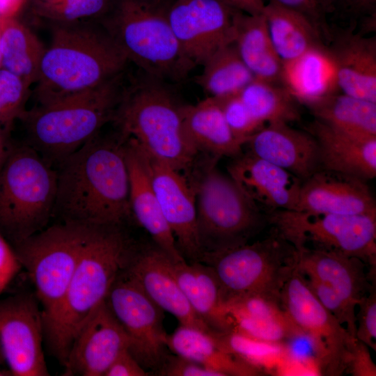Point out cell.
<instances>
[{
    "label": "cell",
    "mask_w": 376,
    "mask_h": 376,
    "mask_svg": "<svg viewBox=\"0 0 376 376\" xmlns=\"http://www.w3.org/2000/svg\"><path fill=\"white\" fill-rule=\"evenodd\" d=\"M51 33L35 89L38 105L99 86L123 74L129 62L101 23L52 24Z\"/></svg>",
    "instance_id": "3957f363"
},
{
    "label": "cell",
    "mask_w": 376,
    "mask_h": 376,
    "mask_svg": "<svg viewBox=\"0 0 376 376\" xmlns=\"http://www.w3.org/2000/svg\"><path fill=\"white\" fill-rule=\"evenodd\" d=\"M331 15L348 19L354 28L357 22L376 15V0H331Z\"/></svg>",
    "instance_id": "ee69618b"
},
{
    "label": "cell",
    "mask_w": 376,
    "mask_h": 376,
    "mask_svg": "<svg viewBox=\"0 0 376 376\" xmlns=\"http://www.w3.org/2000/svg\"><path fill=\"white\" fill-rule=\"evenodd\" d=\"M254 155L291 173L302 182L320 169L315 138L287 123L267 124L247 141Z\"/></svg>",
    "instance_id": "7402d4cb"
},
{
    "label": "cell",
    "mask_w": 376,
    "mask_h": 376,
    "mask_svg": "<svg viewBox=\"0 0 376 376\" xmlns=\"http://www.w3.org/2000/svg\"><path fill=\"white\" fill-rule=\"evenodd\" d=\"M158 375L220 376L217 373L185 357L169 354Z\"/></svg>",
    "instance_id": "f6af8a7d"
},
{
    "label": "cell",
    "mask_w": 376,
    "mask_h": 376,
    "mask_svg": "<svg viewBox=\"0 0 376 376\" xmlns=\"http://www.w3.org/2000/svg\"><path fill=\"white\" fill-rule=\"evenodd\" d=\"M169 350L193 361L220 376H254L260 369L224 350L214 334L180 324L167 336Z\"/></svg>",
    "instance_id": "f1b7e54d"
},
{
    "label": "cell",
    "mask_w": 376,
    "mask_h": 376,
    "mask_svg": "<svg viewBox=\"0 0 376 376\" xmlns=\"http://www.w3.org/2000/svg\"><path fill=\"white\" fill-rule=\"evenodd\" d=\"M125 226L93 228L61 301L43 322L44 341L63 366L77 334L106 299L138 247Z\"/></svg>",
    "instance_id": "7a4b0ae2"
},
{
    "label": "cell",
    "mask_w": 376,
    "mask_h": 376,
    "mask_svg": "<svg viewBox=\"0 0 376 376\" xmlns=\"http://www.w3.org/2000/svg\"><path fill=\"white\" fill-rule=\"evenodd\" d=\"M302 104L315 120L332 128L376 136V102L334 92Z\"/></svg>",
    "instance_id": "1f68e13d"
},
{
    "label": "cell",
    "mask_w": 376,
    "mask_h": 376,
    "mask_svg": "<svg viewBox=\"0 0 376 376\" xmlns=\"http://www.w3.org/2000/svg\"><path fill=\"white\" fill-rule=\"evenodd\" d=\"M315 139L320 169L367 181L376 176V136L351 134L317 120L306 128Z\"/></svg>",
    "instance_id": "603a6c76"
},
{
    "label": "cell",
    "mask_w": 376,
    "mask_h": 376,
    "mask_svg": "<svg viewBox=\"0 0 376 376\" xmlns=\"http://www.w3.org/2000/svg\"><path fill=\"white\" fill-rule=\"evenodd\" d=\"M233 8L250 15H258L263 13L265 0H222Z\"/></svg>",
    "instance_id": "681fc988"
},
{
    "label": "cell",
    "mask_w": 376,
    "mask_h": 376,
    "mask_svg": "<svg viewBox=\"0 0 376 376\" xmlns=\"http://www.w3.org/2000/svg\"><path fill=\"white\" fill-rule=\"evenodd\" d=\"M29 89L22 79L0 68V125L8 134L26 110Z\"/></svg>",
    "instance_id": "f35d334b"
},
{
    "label": "cell",
    "mask_w": 376,
    "mask_h": 376,
    "mask_svg": "<svg viewBox=\"0 0 376 376\" xmlns=\"http://www.w3.org/2000/svg\"><path fill=\"white\" fill-rule=\"evenodd\" d=\"M280 304L292 322L311 342L320 373H346L357 339L318 301L297 267L285 283Z\"/></svg>",
    "instance_id": "7c38bea8"
},
{
    "label": "cell",
    "mask_w": 376,
    "mask_h": 376,
    "mask_svg": "<svg viewBox=\"0 0 376 376\" xmlns=\"http://www.w3.org/2000/svg\"><path fill=\"white\" fill-rule=\"evenodd\" d=\"M202 65L196 81L210 97L238 94L254 79L233 42L218 49Z\"/></svg>",
    "instance_id": "d590c367"
},
{
    "label": "cell",
    "mask_w": 376,
    "mask_h": 376,
    "mask_svg": "<svg viewBox=\"0 0 376 376\" xmlns=\"http://www.w3.org/2000/svg\"><path fill=\"white\" fill-rule=\"evenodd\" d=\"M126 140L100 132L56 167L53 216L86 226L126 225L132 219Z\"/></svg>",
    "instance_id": "6da1fadb"
},
{
    "label": "cell",
    "mask_w": 376,
    "mask_h": 376,
    "mask_svg": "<svg viewBox=\"0 0 376 376\" xmlns=\"http://www.w3.org/2000/svg\"><path fill=\"white\" fill-rule=\"evenodd\" d=\"M22 269L13 247L0 232V295Z\"/></svg>",
    "instance_id": "bcb514c9"
},
{
    "label": "cell",
    "mask_w": 376,
    "mask_h": 376,
    "mask_svg": "<svg viewBox=\"0 0 376 376\" xmlns=\"http://www.w3.org/2000/svg\"><path fill=\"white\" fill-rule=\"evenodd\" d=\"M125 155L132 218L173 261L185 260L178 251L172 231L162 214L144 161L137 148L127 140Z\"/></svg>",
    "instance_id": "d4e9b609"
},
{
    "label": "cell",
    "mask_w": 376,
    "mask_h": 376,
    "mask_svg": "<svg viewBox=\"0 0 376 376\" xmlns=\"http://www.w3.org/2000/svg\"><path fill=\"white\" fill-rule=\"evenodd\" d=\"M131 143L144 161L162 214L181 256L187 262H200L202 250L197 232L195 194L189 178Z\"/></svg>",
    "instance_id": "2e32d148"
},
{
    "label": "cell",
    "mask_w": 376,
    "mask_h": 376,
    "mask_svg": "<svg viewBox=\"0 0 376 376\" xmlns=\"http://www.w3.org/2000/svg\"><path fill=\"white\" fill-rule=\"evenodd\" d=\"M56 169L27 143H13L0 169V232L13 246L47 227L56 194Z\"/></svg>",
    "instance_id": "52a82bcc"
},
{
    "label": "cell",
    "mask_w": 376,
    "mask_h": 376,
    "mask_svg": "<svg viewBox=\"0 0 376 376\" xmlns=\"http://www.w3.org/2000/svg\"><path fill=\"white\" fill-rule=\"evenodd\" d=\"M2 361H5V359L0 349V376L11 375V373L9 370H7L1 367Z\"/></svg>",
    "instance_id": "f5cc1de1"
},
{
    "label": "cell",
    "mask_w": 376,
    "mask_h": 376,
    "mask_svg": "<svg viewBox=\"0 0 376 376\" xmlns=\"http://www.w3.org/2000/svg\"><path fill=\"white\" fill-rule=\"evenodd\" d=\"M210 157L189 180L196 207L197 232L203 253L221 251L249 243L269 225L267 214L256 206Z\"/></svg>",
    "instance_id": "ba28073f"
},
{
    "label": "cell",
    "mask_w": 376,
    "mask_h": 376,
    "mask_svg": "<svg viewBox=\"0 0 376 376\" xmlns=\"http://www.w3.org/2000/svg\"><path fill=\"white\" fill-rule=\"evenodd\" d=\"M354 29L331 28L327 52L336 86L343 93L376 102V37Z\"/></svg>",
    "instance_id": "d6986e66"
},
{
    "label": "cell",
    "mask_w": 376,
    "mask_h": 376,
    "mask_svg": "<svg viewBox=\"0 0 376 376\" xmlns=\"http://www.w3.org/2000/svg\"><path fill=\"white\" fill-rule=\"evenodd\" d=\"M297 260L295 248L272 228L270 234L261 240L203 253L200 262L212 269L225 304L249 295L280 300Z\"/></svg>",
    "instance_id": "9c48e42d"
},
{
    "label": "cell",
    "mask_w": 376,
    "mask_h": 376,
    "mask_svg": "<svg viewBox=\"0 0 376 376\" xmlns=\"http://www.w3.org/2000/svg\"><path fill=\"white\" fill-rule=\"evenodd\" d=\"M304 278L307 285L321 304L337 319L340 324L345 327L352 336L356 338L357 307L342 299L327 284L313 279Z\"/></svg>",
    "instance_id": "60d3db41"
},
{
    "label": "cell",
    "mask_w": 376,
    "mask_h": 376,
    "mask_svg": "<svg viewBox=\"0 0 376 376\" xmlns=\"http://www.w3.org/2000/svg\"><path fill=\"white\" fill-rule=\"evenodd\" d=\"M356 338L376 350V291L375 287L357 304Z\"/></svg>",
    "instance_id": "7bdbcfd3"
},
{
    "label": "cell",
    "mask_w": 376,
    "mask_h": 376,
    "mask_svg": "<svg viewBox=\"0 0 376 376\" xmlns=\"http://www.w3.org/2000/svg\"><path fill=\"white\" fill-rule=\"evenodd\" d=\"M172 260L153 242H139L124 273L182 325L213 334L191 308L173 272Z\"/></svg>",
    "instance_id": "ac0fdd59"
},
{
    "label": "cell",
    "mask_w": 376,
    "mask_h": 376,
    "mask_svg": "<svg viewBox=\"0 0 376 376\" xmlns=\"http://www.w3.org/2000/svg\"><path fill=\"white\" fill-rule=\"evenodd\" d=\"M269 225L296 249H315L362 260L375 280L376 214H337L277 210Z\"/></svg>",
    "instance_id": "8fae6325"
},
{
    "label": "cell",
    "mask_w": 376,
    "mask_h": 376,
    "mask_svg": "<svg viewBox=\"0 0 376 376\" xmlns=\"http://www.w3.org/2000/svg\"><path fill=\"white\" fill-rule=\"evenodd\" d=\"M43 341L42 309L34 292L0 299V349L11 375H49Z\"/></svg>",
    "instance_id": "5bb4252c"
},
{
    "label": "cell",
    "mask_w": 376,
    "mask_h": 376,
    "mask_svg": "<svg viewBox=\"0 0 376 376\" xmlns=\"http://www.w3.org/2000/svg\"><path fill=\"white\" fill-rule=\"evenodd\" d=\"M214 336L227 352L262 371L280 359L286 351L283 344L257 340L235 329L214 333Z\"/></svg>",
    "instance_id": "74e56055"
},
{
    "label": "cell",
    "mask_w": 376,
    "mask_h": 376,
    "mask_svg": "<svg viewBox=\"0 0 376 376\" xmlns=\"http://www.w3.org/2000/svg\"><path fill=\"white\" fill-rule=\"evenodd\" d=\"M145 370L129 350L122 352L111 363L104 376H148Z\"/></svg>",
    "instance_id": "c3c4849f"
},
{
    "label": "cell",
    "mask_w": 376,
    "mask_h": 376,
    "mask_svg": "<svg viewBox=\"0 0 376 376\" xmlns=\"http://www.w3.org/2000/svg\"><path fill=\"white\" fill-rule=\"evenodd\" d=\"M182 113L186 131L198 152L217 159L242 154L244 144L230 130L214 97L195 105H182Z\"/></svg>",
    "instance_id": "83f0119b"
},
{
    "label": "cell",
    "mask_w": 376,
    "mask_h": 376,
    "mask_svg": "<svg viewBox=\"0 0 376 376\" xmlns=\"http://www.w3.org/2000/svg\"><path fill=\"white\" fill-rule=\"evenodd\" d=\"M214 98L230 130L244 144L264 126L252 116L239 93Z\"/></svg>",
    "instance_id": "ab89813d"
},
{
    "label": "cell",
    "mask_w": 376,
    "mask_h": 376,
    "mask_svg": "<svg viewBox=\"0 0 376 376\" xmlns=\"http://www.w3.org/2000/svg\"><path fill=\"white\" fill-rule=\"evenodd\" d=\"M13 144L9 139V134L0 125V169L8 157Z\"/></svg>",
    "instance_id": "816d5d0a"
},
{
    "label": "cell",
    "mask_w": 376,
    "mask_h": 376,
    "mask_svg": "<svg viewBox=\"0 0 376 376\" xmlns=\"http://www.w3.org/2000/svg\"><path fill=\"white\" fill-rule=\"evenodd\" d=\"M27 0H0V15L15 17Z\"/></svg>",
    "instance_id": "f907efd6"
},
{
    "label": "cell",
    "mask_w": 376,
    "mask_h": 376,
    "mask_svg": "<svg viewBox=\"0 0 376 376\" xmlns=\"http://www.w3.org/2000/svg\"><path fill=\"white\" fill-rule=\"evenodd\" d=\"M1 19H2V16L0 15V29H1ZM1 67V50H0V68Z\"/></svg>",
    "instance_id": "db71d44e"
},
{
    "label": "cell",
    "mask_w": 376,
    "mask_h": 376,
    "mask_svg": "<svg viewBox=\"0 0 376 376\" xmlns=\"http://www.w3.org/2000/svg\"><path fill=\"white\" fill-rule=\"evenodd\" d=\"M295 211L376 214V203L366 180L319 169L302 182Z\"/></svg>",
    "instance_id": "44dd1931"
},
{
    "label": "cell",
    "mask_w": 376,
    "mask_h": 376,
    "mask_svg": "<svg viewBox=\"0 0 376 376\" xmlns=\"http://www.w3.org/2000/svg\"><path fill=\"white\" fill-rule=\"evenodd\" d=\"M106 301L129 338L130 354L145 370L158 375L169 354L164 311L124 271Z\"/></svg>",
    "instance_id": "4fadbf2b"
},
{
    "label": "cell",
    "mask_w": 376,
    "mask_h": 376,
    "mask_svg": "<svg viewBox=\"0 0 376 376\" xmlns=\"http://www.w3.org/2000/svg\"><path fill=\"white\" fill-rule=\"evenodd\" d=\"M283 85L299 104L334 93L337 87L327 46L283 65Z\"/></svg>",
    "instance_id": "836d02e7"
},
{
    "label": "cell",
    "mask_w": 376,
    "mask_h": 376,
    "mask_svg": "<svg viewBox=\"0 0 376 376\" xmlns=\"http://www.w3.org/2000/svg\"><path fill=\"white\" fill-rule=\"evenodd\" d=\"M239 11L222 0H173L169 19L185 55L194 65H202L233 42Z\"/></svg>",
    "instance_id": "9a60e30c"
},
{
    "label": "cell",
    "mask_w": 376,
    "mask_h": 376,
    "mask_svg": "<svg viewBox=\"0 0 376 376\" xmlns=\"http://www.w3.org/2000/svg\"><path fill=\"white\" fill-rule=\"evenodd\" d=\"M301 14L308 19L327 44L331 38V27L328 22L331 15V0H267Z\"/></svg>",
    "instance_id": "b9f144b4"
},
{
    "label": "cell",
    "mask_w": 376,
    "mask_h": 376,
    "mask_svg": "<svg viewBox=\"0 0 376 376\" xmlns=\"http://www.w3.org/2000/svg\"><path fill=\"white\" fill-rule=\"evenodd\" d=\"M296 251L297 267L304 277L327 284L355 307L375 287L367 265L359 258L315 249Z\"/></svg>",
    "instance_id": "cb8c5ba5"
},
{
    "label": "cell",
    "mask_w": 376,
    "mask_h": 376,
    "mask_svg": "<svg viewBox=\"0 0 376 376\" xmlns=\"http://www.w3.org/2000/svg\"><path fill=\"white\" fill-rule=\"evenodd\" d=\"M182 107L160 80L149 77L125 88L113 123L125 139L189 176L199 152L186 131Z\"/></svg>",
    "instance_id": "5b68a950"
},
{
    "label": "cell",
    "mask_w": 376,
    "mask_h": 376,
    "mask_svg": "<svg viewBox=\"0 0 376 376\" xmlns=\"http://www.w3.org/2000/svg\"><path fill=\"white\" fill-rule=\"evenodd\" d=\"M252 116L261 125L300 119L299 102L283 85L254 78L239 93Z\"/></svg>",
    "instance_id": "e575fe53"
},
{
    "label": "cell",
    "mask_w": 376,
    "mask_h": 376,
    "mask_svg": "<svg viewBox=\"0 0 376 376\" xmlns=\"http://www.w3.org/2000/svg\"><path fill=\"white\" fill-rule=\"evenodd\" d=\"M368 348L362 342L357 340L346 373L353 376L376 375V366L371 358Z\"/></svg>",
    "instance_id": "7dc6e473"
},
{
    "label": "cell",
    "mask_w": 376,
    "mask_h": 376,
    "mask_svg": "<svg viewBox=\"0 0 376 376\" xmlns=\"http://www.w3.org/2000/svg\"><path fill=\"white\" fill-rule=\"evenodd\" d=\"M113 0H31L33 13L52 24H66L104 16Z\"/></svg>",
    "instance_id": "8d00e7d4"
},
{
    "label": "cell",
    "mask_w": 376,
    "mask_h": 376,
    "mask_svg": "<svg viewBox=\"0 0 376 376\" xmlns=\"http://www.w3.org/2000/svg\"><path fill=\"white\" fill-rule=\"evenodd\" d=\"M173 272L191 308L214 332L234 329L212 269L201 262L172 261Z\"/></svg>",
    "instance_id": "4316f807"
},
{
    "label": "cell",
    "mask_w": 376,
    "mask_h": 376,
    "mask_svg": "<svg viewBox=\"0 0 376 376\" xmlns=\"http://www.w3.org/2000/svg\"><path fill=\"white\" fill-rule=\"evenodd\" d=\"M45 48L36 36L15 17H3L0 29L1 68L29 86L37 82Z\"/></svg>",
    "instance_id": "d6a6232c"
},
{
    "label": "cell",
    "mask_w": 376,
    "mask_h": 376,
    "mask_svg": "<svg viewBox=\"0 0 376 376\" xmlns=\"http://www.w3.org/2000/svg\"><path fill=\"white\" fill-rule=\"evenodd\" d=\"M228 173L265 213L295 210L302 181L291 173L250 152L235 157Z\"/></svg>",
    "instance_id": "ffe728a7"
},
{
    "label": "cell",
    "mask_w": 376,
    "mask_h": 376,
    "mask_svg": "<svg viewBox=\"0 0 376 376\" xmlns=\"http://www.w3.org/2000/svg\"><path fill=\"white\" fill-rule=\"evenodd\" d=\"M263 14L273 47L283 65L327 45L315 27L301 14L266 2Z\"/></svg>",
    "instance_id": "4dcf8cb0"
},
{
    "label": "cell",
    "mask_w": 376,
    "mask_h": 376,
    "mask_svg": "<svg viewBox=\"0 0 376 376\" xmlns=\"http://www.w3.org/2000/svg\"><path fill=\"white\" fill-rule=\"evenodd\" d=\"M94 226L61 221L13 246L33 283L43 322L61 301Z\"/></svg>",
    "instance_id": "30bf717a"
},
{
    "label": "cell",
    "mask_w": 376,
    "mask_h": 376,
    "mask_svg": "<svg viewBox=\"0 0 376 376\" xmlns=\"http://www.w3.org/2000/svg\"><path fill=\"white\" fill-rule=\"evenodd\" d=\"M125 87L123 74L91 90L25 110L28 145L54 168L113 122Z\"/></svg>",
    "instance_id": "277c9868"
},
{
    "label": "cell",
    "mask_w": 376,
    "mask_h": 376,
    "mask_svg": "<svg viewBox=\"0 0 376 376\" xmlns=\"http://www.w3.org/2000/svg\"><path fill=\"white\" fill-rule=\"evenodd\" d=\"M234 329L257 340L284 344L305 336L281 307L280 300L249 295L224 304Z\"/></svg>",
    "instance_id": "484cf974"
},
{
    "label": "cell",
    "mask_w": 376,
    "mask_h": 376,
    "mask_svg": "<svg viewBox=\"0 0 376 376\" xmlns=\"http://www.w3.org/2000/svg\"><path fill=\"white\" fill-rule=\"evenodd\" d=\"M173 0H113L101 24L124 53L160 81L184 79L195 66L173 33L169 10Z\"/></svg>",
    "instance_id": "8992f818"
},
{
    "label": "cell",
    "mask_w": 376,
    "mask_h": 376,
    "mask_svg": "<svg viewBox=\"0 0 376 376\" xmlns=\"http://www.w3.org/2000/svg\"><path fill=\"white\" fill-rule=\"evenodd\" d=\"M233 44L254 78L283 84V64L273 47L263 13L238 12Z\"/></svg>",
    "instance_id": "f546056e"
},
{
    "label": "cell",
    "mask_w": 376,
    "mask_h": 376,
    "mask_svg": "<svg viewBox=\"0 0 376 376\" xmlns=\"http://www.w3.org/2000/svg\"><path fill=\"white\" fill-rule=\"evenodd\" d=\"M129 347V338L105 299L74 338L63 375L104 376L114 360Z\"/></svg>",
    "instance_id": "e0dca14e"
}]
</instances>
